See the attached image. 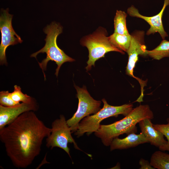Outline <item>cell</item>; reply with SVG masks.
<instances>
[{
    "label": "cell",
    "instance_id": "6da1fadb",
    "mask_svg": "<svg viewBox=\"0 0 169 169\" xmlns=\"http://www.w3.org/2000/svg\"><path fill=\"white\" fill-rule=\"evenodd\" d=\"M24 112L0 129V140L13 165L18 168L31 165L41 151L43 141L51 132L34 112Z\"/></svg>",
    "mask_w": 169,
    "mask_h": 169
},
{
    "label": "cell",
    "instance_id": "7a4b0ae2",
    "mask_svg": "<svg viewBox=\"0 0 169 169\" xmlns=\"http://www.w3.org/2000/svg\"><path fill=\"white\" fill-rule=\"evenodd\" d=\"M154 118V114L148 105H140L135 108L122 119L112 124L100 125L95 132L105 146H110L113 139L125 133L128 135L136 131V125L142 120Z\"/></svg>",
    "mask_w": 169,
    "mask_h": 169
},
{
    "label": "cell",
    "instance_id": "3957f363",
    "mask_svg": "<svg viewBox=\"0 0 169 169\" xmlns=\"http://www.w3.org/2000/svg\"><path fill=\"white\" fill-rule=\"evenodd\" d=\"M62 31L63 27L59 23L53 22L48 25L44 29V32L46 34L44 39V46L39 51L31 55V57L36 58L37 56L39 53L46 54V58L41 62H38L42 70L45 80L46 77L44 71L46 70L47 64L49 61L55 62L57 65L55 74L56 77L58 76L60 68L63 64L75 61L74 59L66 54L57 44V38Z\"/></svg>",
    "mask_w": 169,
    "mask_h": 169
},
{
    "label": "cell",
    "instance_id": "277c9868",
    "mask_svg": "<svg viewBox=\"0 0 169 169\" xmlns=\"http://www.w3.org/2000/svg\"><path fill=\"white\" fill-rule=\"evenodd\" d=\"M102 101L104 104L102 109L93 115L84 117L80 122L77 130L74 132L77 137L82 136L84 134L90 136L98 129L100 122L104 119L110 117H117L119 115L125 116L133 109L131 104L114 106L109 104L105 99Z\"/></svg>",
    "mask_w": 169,
    "mask_h": 169
},
{
    "label": "cell",
    "instance_id": "5b68a950",
    "mask_svg": "<svg viewBox=\"0 0 169 169\" xmlns=\"http://www.w3.org/2000/svg\"><path fill=\"white\" fill-rule=\"evenodd\" d=\"M106 30L100 27L92 34L83 37L80 40L83 46L87 47L89 51V59L85 67L87 71L92 66H95L96 61L104 57L105 54L110 52L115 51L124 54L125 52L114 46L110 42Z\"/></svg>",
    "mask_w": 169,
    "mask_h": 169
},
{
    "label": "cell",
    "instance_id": "8992f818",
    "mask_svg": "<svg viewBox=\"0 0 169 169\" xmlns=\"http://www.w3.org/2000/svg\"><path fill=\"white\" fill-rule=\"evenodd\" d=\"M51 130L50 134L46 140V146L47 148L51 149L55 147L60 148L65 151L70 158L68 143H73L75 149L82 151L72 136L71 129L67 123L64 115H60L59 118L52 122Z\"/></svg>",
    "mask_w": 169,
    "mask_h": 169
},
{
    "label": "cell",
    "instance_id": "52a82bcc",
    "mask_svg": "<svg viewBox=\"0 0 169 169\" xmlns=\"http://www.w3.org/2000/svg\"><path fill=\"white\" fill-rule=\"evenodd\" d=\"M77 91L79 102L76 111L70 119L66 120L67 124L72 133L77 130L80 122L84 117L95 114L101 108V102L94 99L88 91L86 87L82 88L74 85Z\"/></svg>",
    "mask_w": 169,
    "mask_h": 169
},
{
    "label": "cell",
    "instance_id": "ba28073f",
    "mask_svg": "<svg viewBox=\"0 0 169 169\" xmlns=\"http://www.w3.org/2000/svg\"><path fill=\"white\" fill-rule=\"evenodd\" d=\"M131 39L130 45L127 53L128 55V60L126 69L128 75L136 79L141 86V96H144V87L146 85V82L134 75V69L136 63L138 60L139 55L145 56L146 46L145 44V32L143 31H137L131 34Z\"/></svg>",
    "mask_w": 169,
    "mask_h": 169
},
{
    "label": "cell",
    "instance_id": "9c48e42d",
    "mask_svg": "<svg viewBox=\"0 0 169 169\" xmlns=\"http://www.w3.org/2000/svg\"><path fill=\"white\" fill-rule=\"evenodd\" d=\"M9 9H2L0 17V30L1 41L0 45V63L7 65L6 51L10 45L21 43L23 41L14 30L12 21L13 15L10 14Z\"/></svg>",
    "mask_w": 169,
    "mask_h": 169
},
{
    "label": "cell",
    "instance_id": "30bf717a",
    "mask_svg": "<svg viewBox=\"0 0 169 169\" xmlns=\"http://www.w3.org/2000/svg\"><path fill=\"white\" fill-rule=\"evenodd\" d=\"M168 5L169 0H164L163 6L160 12L156 15L152 17H147L142 15L139 13L138 9L133 5L128 8L127 12L131 16L142 18L149 24L150 27L146 32L147 35L158 32L163 39H164L166 37H168V35L164 30L162 18L164 10Z\"/></svg>",
    "mask_w": 169,
    "mask_h": 169
},
{
    "label": "cell",
    "instance_id": "8fae6325",
    "mask_svg": "<svg viewBox=\"0 0 169 169\" xmlns=\"http://www.w3.org/2000/svg\"><path fill=\"white\" fill-rule=\"evenodd\" d=\"M38 108L36 100L31 103H21L10 107L0 105V129L12 122L24 112L35 111Z\"/></svg>",
    "mask_w": 169,
    "mask_h": 169
},
{
    "label": "cell",
    "instance_id": "7c38bea8",
    "mask_svg": "<svg viewBox=\"0 0 169 169\" xmlns=\"http://www.w3.org/2000/svg\"><path fill=\"white\" fill-rule=\"evenodd\" d=\"M141 132L151 145L159 148L160 150L169 151V144L164 138V135L153 126L151 119L145 118L138 123Z\"/></svg>",
    "mask_w": 169,
    "mask_h": 169
},
{
    "label": "cell",
    "instance_id": "4fadbf2b",
    "mask_svg": "<svg viewBox=\"0 0 169 169\" xmlns=\"http://www.w3.org/2000/svg\"><path fill=\"white\" fill-rule=\"evenodd\" d=\"M146 143L149 142L142 133L138 134L131 133L124 138L120 139L118 137L114 139L110 145V151L126 149Z\"/></svg>",
    "mask_w": 169,
    "mask_h": 169
},
{
    "label": "cell",
    "instance_id": "5bb4252c",
    "mask_svg": "<svg viewBox=\"0 0 169 169\" xmlns=\"http://www.w3.org/2000/svg\"><path fill=\"white\" fill-rule=\"evenodd\" d=\"M150 163L155 169H169V154L161 150L152 155Z\"/></svg>",
    "mask_w": 169,
    "mask_h": 169
},
{
    "label": "cell",
    "instance_id": "9a60e30c",
    "mask_svg": "<svg viewBox=\"0 0 169 169\" xmlns=\"http://www.w3.org/2000/svg\"><path fill=\"white\" fill-rule=\"evenodd\" d=\"M131 36V34H120L114 33L109 37L110 42L120 50L127 52L129 47Z\"/></svg>",
    "mask_w": 169,
    "mask_h": 169
},
{
    "label": "cell",
    "instance_id": "2e32d148",
    "mask_svg": "<svg viewBox=\"0 0 169 169\" xmlns=\"http://www.w3.org/2000/svg\"><path fill=\"white\" fill-rule=\"evenodd\" d=\"M146 53L147 55L157 60L169 57V41L163 39L154 49L151 50H147Z\"/></svg>",
    "mask_w": 169,
    "mask_h": 169
},
{
    "label": "cell",
    "instance_id": "e0dca14e",
    "mask_svg": "<svg viewBox=\"0 0 169 169\" xmlns=\"http://www.w3.org/2000/svg\"><path fill=\"white\" fill-rule=\"evenodd\" d=\"M127 15L124 11H116L114 18V33L123 35L129 34L126 25Z\"/></svg>",
    "mask_w": 169,
    "mask_h": 169
},
{
    "label": "cell",
    "instance_id": "ac0fdd59",
    "mask_svg": "<svg viewBox=\"0 0 169 169\" xmlns=\"http://www.w3.org/2000/svg\"><path fill=\"white\" fill-rule=\"evenodd\" d=\"M10 95L14 101L19 104L20 103V102L31 103L35 100L33 98L23 94L20 87L17 85L14 86L13 91L10 93Z\"/></svg>",
    "mask_w": 169,
    "mask_h": 169
},
{
    "label": "cell",
    "instance_id": "d6986e66",
    "mask_svg": "<svg viewBox=\"0 0 169 169\" xmlns=\"http://www.w3.org/2000/svg\"><path fill=\"white\" fill-rule=\"evenodd\" d=\"M19 104L12 99L10 93L8 91H3L0 92V105L5 107H10Z\"/></svg>",
    "mask_w": 169,
    "mask_h": 169
},
{
    "label": "cell",
    "instance_id": "ffe728a7",
    "mask_svg": "<svg viewBox=\"0 0 169 169\" xmlns=\"http://www.w3.org/2000/svg\"><path fill=\"white\" fill-rule=\"evenodd\" d=\"M167 122L165 124H153V126L156 130L161 132L166 138L169 144V118L166 119Z\"/></svg>",
    "mask_w": 169,
    "mask_h": 169
},
{
    "label": "cell",
    "instance_id": "44dd1931",
    "mask_svg": "<svg viewBox=\"0 0 169 169\" xmlns=\"http://www.w3.org/2000/svg\"><path fill=\"white\" fill-rule=\"evenodd\" d=\"M139 164L141 166L140 169H155V168L152 166L150 162L147 160L141 158L139 161Z\"/></svg>",
    "mask_w": 169,
    "mask_h": 169
}]
</instances>
